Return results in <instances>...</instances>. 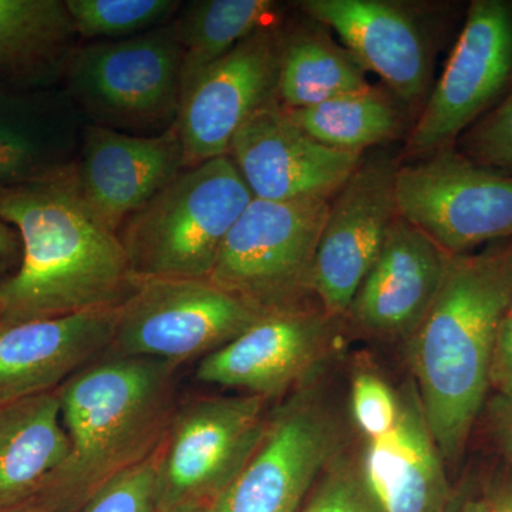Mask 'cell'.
Masks as SVG:
<instances>
[{
  "label": "cell",
  "instance_id": "obj_18",
  "mask_svg": "<svg viewBox=\"0 0 512 512\" xmlns=\"http://www.w3.org/2000/svg\"><path fill=\"white\" fill-rule=\"evenodd\" d=\"M117 308L0 322V406L55 392L110 349Z\"/></svg>",
  "mask_w": 512,
  "mask_h": 512
},
{
  "label": "cell",
  "instance_id": "obj_1",
  "mask_svg": "<svg viewBox=\"0 0 512 512\" xmlns=\"http://www.w3.org/2000/svg\"><path fill=\"white\" fill-rule=\"evenodd\" d=\"M0 220L22 239L18 271L0 284V322L119 308L136 291L117 232L83 200L69 173L0 190Z\"/></svg>",
  "mask_w": 512,
  "mask_h": 512
},
{
  "label": "cell",
  "instance_id": "obj_8",
  "mask_svg": "<svg viewBox=\"0 0 512 512\" xmlns=\"http://www.w3.org/2000/svg\"><path fill=\"white\" fill-rule=\"evenodd\" d=\"M266 403L255 394L178 403L158 453L156 511L214 501L261 443Z\"/></svg>",
  "mask_w": 512,
  "mask_h": 512
},
{
  "label": "cell",
  "instance_id": "obj_29",
  "mask_svg": "<svg viewBox=\"0 0 512 512\" xmlns=\"http://www.w3.org/2000/svg\"><path fill=\"white\" fill-rule=\"evenodd\" d=\"M298 512H382L367 490L360 466L339 456Z\"/></svg>",
  "mask_w": 512,
  "mask_h": 512
},
{
  "label": "cell",
  "instance_id": "obj_25",
  "mask_svg": "<svg viewBox=\"0 0 512 512\" xmlns=\"http://www.w3.org/2000/svg\"><path fill=\"white\" fill-rule=\"evenodd\" d=\"M284 23L274 0H198L175 18L183 47L181 97L198 74L228 55L238 43L268 26Z\"/></svg>",
  "mask_w": 512,
  "mask_h": 512
},
{
  "label": "cell",
  "instance_id": "obj_5",
  "mask_svg": "<svg viewBox=\"0 0 512 512\" xmlns=\"http://www.w3.org/2000/svg\"><path fill=\"white\" fill-rule=\"evenodd\" d=\"M183 47L175 19L141 35L80 45L63 87L84 121L133 136L177 124Z\"/></svg>",
  "mask_w": 512,
  "mask_h": 512
},
{
  "label": "cell",
  "instance_id": "obj_17",
  "mask_svg": "<svg viewBox=\"0 0 512 512\" xmlns=\"http://www.w3.org/2000/svg\"><path fill=\"white\" fill-rule=\"evenodd\" d=\"M185 168L177 127L160 136H133L86 124L74 165L83 200L107 227L119 232L138 208Z\"/></svg>",
  "mask_w": 512,
  "mask_h": 512
},
{
  "label": "cell",
  "instance_id": "obj_12",
  "mask_svg": "<svg viewBox=\"0 0 512 512\" xmlns=\"http://www.w3.org/2000/svg\"><path fill=\"white\" fill-rule=\"evenodd\" d=\"M284 23L238 43L198 74L181 97L177 127L185 168L228 156L239 128L278 100Z\"/></svg>",
  "mask_w": 512,
  "mask_h": 512
},
{
  "label": "cell",
  "instance_id": "obj_33",
  "mask_svg": "<svg viewBox=\"0 0 512 512\" xmlns=\"http://www.w3.org/2000/svg\"><path fill=\"white\" fill-rule=\"evenodd\" d=\"M491 436L512 466V397L495 394L487 406Z\"/></svg>",
  "mask_w": 512,
  "mask_h": 512
},
{
  "label": "cell",
  "instance_id": "obj_3",
  "mask_svg": "<svg viewBox=\"0 0 512 512\" xmlns=\"http://www.w3.org/2000/svg\"><path fill=\"white\" fill-rule=\"evenodd\" d=\"M174 363L103 356L56 390L70 448L33 497L46 512L79 510L156 456L173 421Z\"/></svg>",
  "mask_w": 512,
  "mask_h": 512
},
{
  "label": "cell",
  "instance_id": "obj_24",
  "mask_svg": "<svg viewBox=\"0 0 512 512\" xmlns=\"http://www.w3.org/2000/svg\"><path fill=\"white\" fill-rule=\"evenodd\" d=\"M370 87L366 70L349 50L333 42L322 25L308 19L298 28L286 29L278 84L284 109H305Z\"/></svg>",
  "mask_w": 512,
  "mask_h": 512
},
{
  "label": "cell",
  "instance_id": "obj_13",
  "mask_svg": "<svg viewBox=\"0 0 512 512\" xmlns=\"http://www.w3.org/2000/svg\"><path fill=\"white\" fill-rule=\"evenodd\" d=\"M390 154L363 157L330 200L312 271V292L330 318H345L397 215L396 174Z\"/></svg>",
  "mask_w": 512,
  "mask_h": 512
},
{
  "label": "cell",
  "instance_id": "obj_37",
  "mask_svg": "<svg viewBox=\"0 0 512 512\" xmlns=\"http://www.w3.org/2000/svg\"><path fill=\"white\" fill-rule=\"evenodd\" d=\"M0 512H46L36 503L35 500L26 501V503L15 505V507L6 508V510H0Z\"/></svg>",
  "mask_w": 512,
  "mask_h": 512
},
{
  "label": "cell",
  "instance_id": "obj_35",
  "mask_svg": "<svg viewBox=\"0 0 512 512\" xmlns=\"http://www.w3.org/2000/svg\"><path fill=\"white\" fill-rule=\"evenodd\" d=\"M488 503L491 512H512V476H508L497 485Z\"/></svg>",
  "mask_w": 512,
  "mask_h": 512
},
{
  "label": "cell",
  "instance_id": "obj_32",
  "mask_svg": "<svg viewBox=\"0 0 512 512\" xmlns=\"http://www.w3.org/2000/svg\"><path fill=\"white\" fill-rule=\"evenodd\" d=\"M490 387L504 397H512V322L505 316L498 329L491 356Z\"/></svg>",
  "mask_w": 512,
  "mask_h": 512
},
{
  "label": "cell",
  "instance_id": "obj_26",
  "mask_svg": "<svg viewBox=\"0 0 512 512\" xmlns=\"http://www.w3.org/2000/svg\"><path fill=\"white\" fill-rule=\"evenodd\" d=\"M396 100L372 86L365 92L285 111L319 143L346 153L363 154L399 136L403 117Z\"/></svg>",
  "mask_w": 512,
  "mask_h": 512
},
{
  "label": "cell",
  "instance_id": "obj_19",
  "mask_svg": "<svg viewBox=\"0 0 512 512\" xmlns=\"http://www.w3.org/2000/svg\"><path fill=\"white\" fill-rule=\"evenodd\" d=\"M451 256L397 215L346 316L379 336H412L439 292Z\"/></svg>",
  "mask_w": 512,
  "mask_h": 512
},
{
  "label": "cell",
  "instance_id": "obj_7",
  "mask_svg": "<svg viewBox=\"0 0 512 512\" xmlns=\"http://www.w3.org/2000/svg\"><path fill=\"white\" fill-rule=\"evenodd\" d=\"M342 414L306 382L268 414L237 477L202 512H298L345 446Z\"/></svg>",
  "mask_w": 512,
  "mask_h": 512
},
{
  "label": "cell",
  "instance_id": "obj_31",
  "mask_svg": "<svg viewBox=\"0 0 512 512\" xmlns=\"http://www.w3.org/2000/svg\"><path fill=\"white\" fill-rule=\"evenodd\" d=\"M352 412L369 440L389 433L399 417V397L372 373H360L353 382Z\"/></svg>",
  "mask_w": 512,
  "mask_h": 512
},
{
  "label": "cell",
  "instance_id": "obj_14",
  "mask_svg": "<svg viewBox=\"0 0 512 512\" xmlns=\"http://www.w3.org/2000/svg\"><path fill=\"white\" fill-rule=\"evenodd\" d=\"M228 156L252 197L276 202L332 200L363 160L309 136L279 101L239 128Z\"/></svg>",
  "mask_w": 512,
  "mask_h": 512
},
{
  "label": "cell",
  "instance_id": "obj_30",
  "mask_svg": "<svg viewBox=\"0 0 512 512\" xmlns=\"http://www.w3.org/2000/svg\"><path fill=\"white\" fill-rule=\"evenodd\" d=\"M158 453L116 478L74 512H156Z\"/></svg>",
  "mask_w": 512,
  "mask_h": 512
},
{
  "label": "cell",
  "instance_id": "obj_38",
  "mask_svg": "<svg viewBox=\"0 0 512 512\" xmlns=\"http://www.w3.org/2000/svg\"><path fill=\"white\" fill-rule=\"evenodd\" d=\"M204 508L198 505H181V507L170 508V510L156 511V512H202Z\"/></svg>",
  "mask_w": 512,
  "mask_h": 512
},
{
  "label": "cell",
  "instance_id": "obj_23",
  "mask_svg": "<svg viewBox=\"0 0 512 512\" xmlns=\"http://www.w3.org/2000/svg\"><path fill=\"white\" fill-rule=\"evenodd\" d=\"M69 448L56 390L0 406V510L32 500Z\"/></svg>",
  "mask_w": 512,
  "mask_h": 512
},
{
  "label": "cell",
  "instance_id": "obj_15",
  "mask_svg": "<svg viewBox=\"0 0 512 512\" xmlns=\"http://www.w3.org/2000/svg\"><path fill=\"white\" fill-rule=\"evenodd\" d=\"M338 320L306 306L269 313L201 359L195 375L266 400L284 396L308 382Z\"/></svg>",
  "mask_w": 512,
  "mask_h": 512
},
{
  "label": "cell",
  "instance_id": "obj_16",
  "mask_svg": "<svg viewBox=\"0 0 512 512\" xmlns=\"http://www.w3.org/2000/svg\"><path fill=\"white\" fill-rule=\"evenodd\" d=\"M305 18L332 29L366 72L406 106L429 99L431 46L413 10L390 0H302Z\"/></svg>",
  "mask_w": 512,
  "mask_h": 512
},
{
  "label": "cell",
  "instance_id": "obj_4",
  "mask_svg": "<svg viewBox=\"0 0 512 512\" xmlns=\"http://www.w3.org/2000/svg\"><path fill=\"white\" fill-rule=\"evenodd\" d=\"M254 200L229 156L184 168L121 225L140 279H208L225 238Z\"/></svg>",
  "mask_w": 512,
  "mask_h": 512
},
{
  "label": "cell",
  "instance_id": "obj_10",
  "mask_svg": "<svg viewBox=\"0 0 512 512\" xmlns=\"http://www.w3.org/2000/svg\"><path fill=\"white\" fill-rule=\"evenodd\" d=\"M397 212L450 255L512 238V175L441 148L400 164Z\"/></svg>",
  "mask_w": 512,
  "mask_h": 512
},
{
  "label": "cell",
  "instance_id": "obj_28",
  "mask_svg": "<svg viewBox=\"0 0 512 512\" xmlns=\"http://www.w3.org/2000/svg\"><path fill=\"white\" fill-rule=\"evenodd\" d=\"M461 153L476 163L512 175V89L460 138Z\"/></svg>",
  "mask_w": 512,
  "mask_h": 512
},
{
  "label": "cell",
  "instance_id": "obj_2",
  "mask_svg": "<svg viewBox=\"0 0 512 512\" xmlns=\"http://www.w3.org/2000/svg\"><path fill=\"white\" fill-rule=\"evenodd\" d=\"M512 303V238L453 255L433 305L410 336V363L441 458L457 466L490 387L491 356Z\"/></svg>",
  "mask_w": 512,
  "mask_h": 512
},
{
  "label": "cell",
  "instance_id": "obj_21",
  "mask_svg": "<svg viewBox=\"0 0 512 512\" xmlns=\"http://www.w3.org/2000/svg\"><path fill=\"white\" fill-rule=\"evenodd\" d=\"M363 480L382 512H443L446 471L414 382L399 396V417L363 454Z\"/></svg>",
  "mask_w": 512,
  "mask_h": 512
},
{
  "label": "cell",
  "instance_id": "obj_11",
  "mask_svg": "<svg viewBox=\"0 0 512 512\" xmlns=\"http://www.w3.org/2000/svg\"><path fill=\"white\" fill-rule=\"evenodd\" d=\"M512 84V0H473L446 69L407 140L424 157L453 147Z\"/></svg>",
  "mask_w": 512,
  "mask_h": 512
},
{
  "label": "cell",
  "instance_id": "obj_6",
  "mask_svg": "<svg viewBox=\"0 0 512 512\" xmlns=\"http://www.w3.org/2000/svg\"><path fill=\"white\" fill-rule=\"evenodd\" d=\"M330 200H252L225 238L208 281L269 313L301 308Z\"/></svg>",
  "mask_w": 512,
  "mask_h": 512
},
{
  "label": "cell",
  "instance_id": "obj_39",
  "mask_svg": "<svg viewBox=\"0 0 512 512\" xmlns=\"http://www.w3.org/2000/svg\"><path fill=\"white\" fill-rule=\"evenodd\" d=\"M507 318L510 319L512 322V303H511L510 311H508V313H507Z\"/></svg>",
  "mask_w": 512,
  "mask_h": 512
},
{
  "label": "cell",
  "instance_id": "obj_36",
  "mask_svg": "<svg viewBox=\"0 0 512 512\" xmlns=\"http://www.w3.org/2000/svg\"><path fill=\"white\" fill-rule=\"evenodd\" d=\"M457 512H491V507L488 500H471Z\"/></svg>",
  "mask_w": 512,
  "mask_h": 512
},
{
  "label": "cell",
  "instance_id": "obj_9",
  "mask_svg": "<svg viewBox=\"0 0 512 512\" xmlns=\"http://www.w3.org/2000/svg\"><path fill=\"white\" fill-rule=\"evenodd\" d=\"M264 316L208 279H140L117 308L104 356L151 357L180 366L211 355Z\"/></svg>",
  "mask_w": 512,
  "mask_h": 512
},
{
  "label": "cell",
  "instance_id": "obj_20",
  "mask_svg": "<svg viewBox=\"0 0 512 512\" xmlns=\"http://www.w3.org/2000/svg\"><path fill=\"white\" fill-rule=\"evenodd\" d=\"M86 124L63 86H0V190L73 170Z\"/></svg>",
  "mask_w": 512,
  "mask_h": 512
},
{
  "label": "cell",
  "instance_id": "obj_34",
  "mask_svg": "<svg viewBox=\"0 0 512 512\" xmlns=\"http://www.w3.org/2000/svg\"><path fill=\"white\" fill-rule=\"evenodd\" d=\"M22 254L19 232L8 222L0 220V284L18 271Z\"/></svg>",
  "mask_w": 512,
  "mask_h": 512
},
{
  "label": "cell",
  "instance_id": "obj_22",
  "mask_svg": "<svg viewBox=\"0 0 512 512\" xmlns=\"http://www.w3.org/2000/svg\"><path fill=\"white\" fill-rule=\"evenodd\" d=\"M79 47L66 0H0V86H63Z\"/></svg>",
  "mask_w": 512,
  "mask_h": 512
},
{
  "label": "cell",
  "instance_id": "obj_27",
  "mask_svg": "<svg viewBox=\"0 0 512 512\" xmlns=\"http://www.w3.org/2000/svg\"><path fill=\"white\" fill-rule=\"evenodd\" d=\"M80 39L121 40L173 22L178 0H66Z\"/></svg>",
  "mask_w": 512,
  "mask_h": 512
}]
</instances>
